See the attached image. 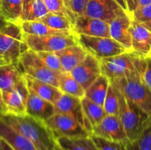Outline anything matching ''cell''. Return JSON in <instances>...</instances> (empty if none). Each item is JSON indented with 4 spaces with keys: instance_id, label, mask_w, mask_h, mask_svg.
Instances as JSON below:
<instances>
[{
    "instance_id": "6da1fadb",
    "label": "cell",
    "mask_w": 151,
    "mask_h": 150,
    "mask_svg": "<svg viewBox=\"0 0 151 150\" xmlns=\"http://www.w3.org/2000/svg\"><path fill=\"white\" fill-rule=\"evenodd\" d=\"M0 117L12 128L28 139L38 150H58L56 139L45 125L29 115L4 113Z\"/></svg>"
},
{
    "instance_id": "7a4b0ae2",
    "label": "cell",
    "mask_w": 151,
    "mask_h": 150,
    "mask_svg": "<svg viewBox=\"0 0 151 150\" xmlns=\"http://www.w3.org/2000/svg\"><path fill=\"white\" fill-rule=\"evenodd\" d=\"M115 89L119 98V118L124 126L128 141H133L142 133L151 120V117L129 101L117 88Z\"/></svg>"
},
{
    "instance_id": "3957f363",
    "label": "cell",
    "mask_w": 151,
    "mask_h": 150,
    "mask_svg": "<svg viewBox=\"0 0 151 150\" xmlns=\"http://www.w3.org/2000/svg\"><path fill=\"white\" fill-rule=\"evenodd\" d=\"M110 81L129 101L151 117V91L144 83L137 70L124 77Z\"/></svg>"
},
{
    "instance_id": "277c9868",
    "label": "cell",
    "mask_w": 151,
    "mask_h": 150,
    "mask_svg": "<svg viewBox=\"0 0 151 150\" xmlns=\"http://www.w3.org/2000/svg\"><path fill=\"white\" fill-rule=\"evenodd\" d=\"M28 49L19 23L9 22L0 29V55L6 64H18L21 54Z\"/></svg>"
},
{
    "instance_id": "5b68a950",
    "label": "cell",
    "mask_w": 151,
    "mask_h": 150,
    "mask_svg": "<svg viewBox=\"0 0 151 150\" xmlns=\"http://www.w3.org/2000/svg\"><path fill=\"white\" fill-rule=\"evenodd\" d=\"M18 65L23 73L58 88V79L61 72L49 68L41 59L37 52L30 49L27 50L21 54Z\"/></svg>"
},
{
    "instance_id": "8992f818",
    "label": "cell",
    "mask_w": 151,
    "mask_h": 150,
    "mask_svg": "<svg viewBox=\"0 0 151 150\" xmlns=\"http://www.w3.org/2000/svg\"><path fill=\"white\" fill-rule=\"evenodd\" d=\"M77 38L79 44L88 54L94 56L99 60L129 51L125 46L111 37L77 34Z\"/></svg>"
},
{
    "instance_id": "52a82bcc",
    "label": "cell",
    "mask_w": 151,
    "mask_h": 150,
    "mask_svg": "<svg viewBox=\"0 0 151 150\" xmlns=\"http://www.w3.org/2000/svg\"><path fill=\"white\" fill-rule=\"evenodd\" d=\"M55 139L59 137L87 138L90 133L72 117L55 112L50 118L44 121Z\"/></svg>"
},
{
    "instance_id": "ba28073f",
    "label": "cell",
    "mask_w": 151,
    "mask_h": 150,
    "mask_svg": "<svg viewBox=\"0 0 151 150\" xmlns=\"http://www.w3.org/2000/svg\"><path fill=\"white\" fill-rule=\"evenodd\" d=\"M24 41L28 48L35 52L53 51L57 52L66 47L79 44L76 34H51L36 36L24 34Z\"/></svg>"
},
{
    "instance_id": "9c48e42d",
    "label": "cell",
    "mask_w": 151,
    "mask_h": 150,
    "mask_svg": "<svg viewBox=\"0 0 151 150\" xmlns=\"http://www.w3.org/2000/svg\"><path fill=\"white\" fill-rule=\"evenodd\" d=\"M134 56L131 51H127L119 55L100 59L102 74L110 80H113L134 72L136 69L134 64Z\"/></svg>"
},
{
    "instance_id": "30bf717a",
    "label": "cell",
    "mask_w": 151,
    "mask_h": 150,
    "mask_svg": "<svg viewBox=\"0 0 151 150\" xmlns=\"http://www.w3.org/2000/svg\"><path fill=\"white\" fill-rule=\"evenodd\" d=\"M126 13L127 11L116 0H89L83 11V15L96 18L108 23Z\"/></svg>"
},
{
    "instance_id": "8fae6325",
    "label": "cell",
    "mask_w": 151,
    "mask_h": 150,
    "mask_svg": "<svg viewBox=\"0 0 151 150\" xmlns=\"http://www.w3.org/2000/svg\"><path fill=\"white\" fill-rule=\"evenodd\" d=\"M55 112L68 115L78 121L90 134L92 133V126L88 120L81 103V98L62 94L60 98L54 104Z\"/></svg>"
},
{
    "instance_id": "7c38bea8",
    "label": "cell",
    "mask_w": 151,
    "mask_h": 150,
    "mask_svg": "<svg viewBox=\"0 0 151 150\" xmlns=\"http://www.w3.org/2000/svg\"><path fill=\"white\" fill-rule=\"evenodd\" d=\"M91 134L108 141L121 142L124 144L128 141L121 120L119 116L115 115H106L98 125L93 127Z\"/></svg>"
},
{
    "instance_id": "4fadbf2b",
    "label": "cell",
    "mask_w": 151,
    "mask_h": 150,
    "mask_svg": "<svg viewBox=\"0 0 151 150\" xmlns=\"http://www.w3.org/2000/svg\"><path fill=\"white\" fill-rule=\"evenodd\" d=\"M28 94L29 89L25 79L19 82L13 88L2 93L7 113L15 115L26 114Z\"/></svg>"
},
{
    "instance_id": "5bb4252c",
    "label": "cell",
    "mask_w": 151,
    "mask_h": 150,
    "mask_svg": "<svg viewBox=\"0 0 151 150\" xmlns=\"http://www.w3.org/2000/svg\"><path fill=\"white\" fill-rule=\"evenodd\" d=\"M71 74L86 90L102 74L100 60L88 54L85 59L71 72Z\"/></svg>"
},
{
    "instance_id": "9a60e30c",
    "label": "cell",
    "mask_w": 151,
    "mask_h": 150,
    "mask_svg": "<svg viewBox=\"0 0 151 150\" xmlns=\"http://www.w3.org/2000/svg\"><path fill=\"white\" fill-rule=\"evenodd\" d=\"M131 52L138 57H147L151 50V31L131 18Z\"/></svg>"
},
{
    "instance_id": "2e32d148",
    "label": "cell",
    "mask_w": 151,
    "mask_h": 150,
    "mask_svg": "<svg viewBox=\"0 0 151 150\" xmlns=\"http://www.w3.org/2000/svg\"><path fill=\"white\" fill-rule=\"evenodd\" d=\"M74 33L88 36L111 37L108 22L83 14L77 16L75 19Z\"/></svg>"
},
{
    "instance_id": "e0dca14e",
    "label": "cell",
    "mask_w": 151,
    "mask_h": 150,
    "mask_svg": "<svg viewBox=\"0 0 151 150\" xmlns=\"http://www.w3.org/2000/svg\"><path fill=\"white\" fill-rule=\"evenodd\" d=\"M26 113L39 120L45 121L55 113V107L53 103L42 98L33 90L29 89Z\"/></svg>"
},
{
    "instance_id": "ac0fdd59",
    "label": "cell",
    "mask_w": 151,
    "mask_h": 150,
    "mask_svg": "<svg viewBox=\"0 0 151 150\" xmlns=\"http://www.w3.org/2000/svg\"><path fill=\"white\" fill-rule=\"evenodd\" d=\"M131 16L128 13L119 16L109 22L110 35L111 38L125 46L129 51L131 50Z\"/></svg>"
},
{
    "instance_id": "d6986e66",
    "label": "cell",
    "mask_w": 151,
    "mask_h": 150,
    "mask_svg": "<svg viewBox=\"0 0 151 150\" xmlns=\"http://www.w3.org/2000/svg\"><path fill=\"white\" fill-rule=\"evenodd\" d=\"M0 138L4 140L14 150H38L28 139L9 126L1 117Z\"/></svg>"
},
{
    "instance_id": "ffe728a7",
    "label": "cell",
    "mask_w": 151,
    "mask_h": 150,
    "mask_svg": "<svg viewBox=\"0 0 151 150\" xmlns=\"http://www.w3.org/2000/svg\"><path fill=\"white\" fill-rule=\"evenodd\" d=\"M56 53L59 57L63 71L65 72H71L88 55V52L80 44L66 47Z\"/></svg>"
},
{
    "instance_id": "44dd1931",
    "label": "cell",
    "mask_w": 151,
    "mask_h": 150,
    "mask_svg": "<svg viewBox=\"0 0 151 150\" xmlns=\"http://www.w3.org/2000/svg\"><path fill=\"white\" fill-rule=\"evenodd\" d=\"M23 76L29 89L33 90L42 98L49 101L53 104L56 103V102L60 98L63 94L61 90L56 86L39 80L25 73H23Z\"/></svg>"
},
{
    "instance_id": "7402d4cb",
    "label": "cell",
    "mask_w": 151,
    "mask_h": 150,
    "mask_svg": "<svg viewBox=\"0 0 151 150\" xmlns=\"http://www.w3.org/2000/svg\"><path fill=\"white\" fill-rule=\"evenodd\" d=\"M24 79L18 64L8 63L0 65V89L2 93L13 88Z\"/></svg>"
},
{
    "instance_id": "603a6c76",
    "label": "cell",
    "mask_w": 151,
    "mask_h": 150,
    "mask_svg": "<svg viewBox=\"0 0 151 150\" xmlns=\"http://www.w3.org/2000/svg\"><path fill=\"white\" fill-rule=\"evenodd\" d=\"M110 84H111L110 80L104 74H101L85 90V97L103 106Z\"/></svg>"
},
{
    "instance_id": "cb8c5ba5",
    "label": "cell",
    "mask_w": 151,
    "mask_h": 150,
    "mask_svg": "<svg viewBox=\"0 0 151 150\" xmlns=\"http://www.w3.org/2000/svg\"><path fill=\"white\" fill-rule=\"evenodd\" d=\"M49 12L43 0H23L20 22L38 20Z\"/></svg>"
},
{
    "instance_id": "d4e9b609",
    "label": "cell",
    "mask_w": 151,
    "mask_h": 150,
    "mask_svg": "<svg viewBox=\"0 0 151 150\" xmlns=\"http://www.w3.org/2000/svg\"><path fill=\"white\" fill-rule=\"evenodd\" d=\"M39 20H41L42 22L54 29L75 34L73 22L68 16H66L64 13L49 12Z\"/></svg>"
},
{
    "instance_id": "484cf974",
    "label": "cell",
    "mask_w": 151,
    "mask_h": 150,
    "mask_svg": "<svg viewBox=\"0 0 151 150\" xmlns=\"http://www.w3.org/2000/svg\"><path fill=\"white\" fill-rule=\"evenodd\" d=\"M24 34H31L36 36H44L51 34H68L72 33H67L60 30L54 29L41 20H31V21H22L19 23Z\"/></svg>"
},
{
    "instance_id": "4316f807",
    "label": "cell",
    "mask_w": 151,
    "mask_h": 150,
    "mask_svg": "<svg viewBox=\"0 0 151 150\" xmlns=\"http://www.w3.org/2000/svg\"><path fill=\"white\" fill-rule=\"evenodd\" d=\"M58 88L63 94H66L78 98L85 96V89L73 78L71 72H61L58 79Z\"/></svg>"
},
{
    "instance_id": "83f0119b",
    "label": "cell",
    "mask_w": 151,
    "mask_h": 150,
    "mask_svg": "<svg viewBox=\"0 0 151 150\" xmlns=\"http://www.w3.org/2000/svg\"><path fill=\"white\" fill-rule=\"evenodd\" d=\"M23 0H0V15L7 21L20 23Z\"/></svg>"
},
{
    "instance_id": "f1b7e54d",
    "label": "cell",
    "mask_w": 151,
    "mask_h": 150,
    "mask_svg": "<svg viewBox=\"0 0 151 150\" xmlns=\"http://www.w3.org/2000/svg\"><path fill=\"white\" fill-rule=\"evenodd\" d=\"M81 103L83 107L84 113L89 121L90 125L92 126V128L98 125L106 116L105 111L102 105H99L91 100H89L87 97L81 98Z\"/></svg>"
},
{
    "instance_id": "f546056e",
    "label": "cell",
    "mask_w": 151,
    "mask_h": 150,
    "mask_svg": "<svg viewBox=\"0 0 151 150\" xmlns=\"http://www.w3.org/2000/svg\"><path fill=\"white\" fill-rule=\"evenodd\" d=\"M58 150H88L89 137L68 138L59 137L56 139Z\"/></svg>"
},
{
    "instance_id": "4dcf8cb0",
    "label": "cell",
    "mask_w": 151,
    "mask_h": 150,
    "mask_svg": "<svg viewBox=\"0 0 151 150\" xmlns=\"http://www.w3.org/2000/svg\"><path fill=\"white\" fill-rule=\"evenodd\" d=\"M125 146L126 150H151V120L136 140L128 141Z\"/></svg>"
},
{
    "instance_id": "1f68e13d",
    "label": "cell",
    "mask_w": 151,
    "mask_h": 150,
    "mask_svg": "<svg viewBox=\"0 0 151 150\" xmlns=\"http://www.w3.org/2000/svg\"><path fill=\"white\" fill-rule=\"evenodd\" d=\"M134 64L135 69L141 75L144 83L151 91V56H147V57H138L134 55Z\"/></svg>"
},
{
    "instance_id": "d6a6232c",
    "label": "cell",
    "mask_w": 151,
    "mask_h": 150,
    "mask_svg": "<svg viewBox=\"0 0 151 150\" xmlns=\"http://www.w3.org/2000/svg\"><path fill=\"white\" fill-rule=\"evenodd\" d=\"M106 115L119 116V98L115 88L111 83L103 105Z\"/></svg>"
},
{
    "instance_id": "836d02e7",
    "label": "cell",
    "mask_w": 151,
    "mask_h": 150,
    "mask_svg": "<svg viewBox=\"0 0 151 150\" xmlns=\"http://www.w3.org/2000/svg\"><path fill=\"white\" fill-rule=\"evenodd\" d=\"M46 7L50 12H61L68 16L73 22L76 19V16L72 12L69 8L67 0H43Z\"/></svg>"
},
{
    "instance_id": "e575fe53",
    "label": "cell",
    "mask_w": 151,
    "mask_h": 150,
    "mask_svg": "<svg viewBox=\"0 0 151 150\" xmlns=\"http://www.w3.org/2000/svg\"><path fill=\"white\" fill-rule=\"evenodd\" d=\"M130 16L134 20L141 23L151 31V4L137 7Z\"/></svg>"
},
{
    "instance_id": "d590c367",
    "label": "cell",
    "mask_w": 151,
    "mask_h": 150,
    "mask_svg": "<svg viewBox=\"0 0 151 150\" xmlns=\"http://www.w3.org/2000/svg\"><path fill=\"white\" fill-rule=\"evenodd\" d=\"M41 59L43 61V63L51 70L58 72H63V68L61 65V61L59 57L56 52L53 51H40L37 52Z\"/></svg>"
},
{
    "instance_id": "8d00e7d4",
    "label": "cell",
    "mask_w": 151,
    "mask_h": 150,
    "mask_svg": "<svg viewBox=\"0 0 151 150\" xmlns=\"http://www.w3.org/2000/svg\"><path fill=\"white\" fill-rule=\"evenodd\" d=\"M90 138L99 150H126L124 143L108 141L93 134H90Z\"/></svg>"
},
{
    "instance_id": "74e56055",
    "label": "cell",
    "mask_w": 151,
    "mask_h": 150,
    "mask_svg": "<svg viewBox=\"0 0 151 150\" xmlns=\"http://www.w3.org/2000/svg\"><path fill=\"white\" fill-rule=\"evenodd\" d=\"M88 1L89 0H67L70 10L76 17L83 14V11Z\"/></svg>"
},
{
    "instance_id": "f35d334b",
    "label": "cell",
    "mask_w": 151,
    "mask_h": 150,
    "mask_svg": "<svg viewBox=\"0 0 151 150\" xmlns=\"http://www.w3.org/2000/svg\"><path fill=\"white\" fill-rule=\"evenodd\" d=\"M126 4H127V12L129 14H131L137 7V4H138V0H125Z\"/></svg>"
},
{
    "instance_id": "ab89813d",
    "label": "cell",
    "mask_w": 151,
    "mask_h": 150,
    "mask_svg": "<svg viewBox=\"0 0 151 150\" xmlns=\"http://www.w3.org/2000/svg\"><path fill=\"white\" fill-rule=\"evenodd\" d=\"M0 150H14L4 140L0 138Z\"/></svg>"
},
{
    "instance_id": "60d3db41",
    "label": "cell",
    "mask_w": 151,
    "mask_h": 150,
    "mask_svg": "<svg viewBox=\"0 0 151 150\" xmlns=\"http://www.w3.org/2000/svg\"><path fill=\"white\" fill-rule=\"evenodd\" d=\"M6 108H5V105L4 103V101H3V95H2V91L0 89V115L2 114H4L6 113Z\"/></svg>"
},
{
    "instance_id": "b9f144b4",
    "label": "cell",
    "mask_w": 151,
    "mask_h": 150,
    "mask_svg": "<svg viewBox=\"0 0 151 150\" xmlns=\"http://www.w3.org/2000/svg\"><path fill=\"white\" fill-rule=\"evenodd\" d=\"M151 0H138V4H137V7H141V6H144L147 4H150ZM136 7V8H137Z\"/></svg>"
},
{
    "instance_id": "7bdbcfd3",
    "label": "cell",
    "mask_w": 151,
    "mask_h": 150,
    "mask_svg": "<svg viewBox=\"0 0 151 150\" xmlns=\"http://www.w3.org/2000/svg\"><path fill=\"white\" fill-rule=\"evenodd\" d=\"M88 150H99L96 146V144L94 143V141H92V139L90 138V136H89V149Z\"/></svg>"
},
{
    "instance_id": "ee69618b",
    "label": "cell",
    "mask_w": 151,
    "mask_h": 150,
    "mask_svg": "<svg viewBox=\"0 0 151 150\" xmlns=\"http://www.w3.org/2000/svg\"><path fill=\"white\" fill-rule=\"evenodd\" d=\"M8 23H9V22H7V21H6L3 17L0 15V29H1V28H3L4 26H6Z\"/></svg>"
},
{
    "instance_id": "f6af8a7d",
    "label": "cell",
    "mask_w": 151,
    "mask_h": 150,
    "mask_svg": "<svg viewBox=\"0 0 151 150\" xmlns=\"http://www.w3.org/2000/svg\"><path fill=\"white\" fill-rule=\"evenodd\" d=\"M127 11V4H126V2H125V0H116ZM128 13V12H127Z\"/></svg>"
},
{
    "instance_id": "bcb514c9",
    "label": "cell",
    "mask_w": 151,
    "mask_h": 150,
    "mask_svg": "<svg viewBox=\"0 0 151 150\" xmlns=\"http://www.w3.org/2000/svg\"><path fill=\"white\" fill-rule=\"evenodd\" d=\"M4 64H6V63L4 62V60L3 59V57H2L1 55H0V65H4Z\"/></svg>"
},
{
    "instance_id": "7dc6e473",
    "label": "cell",
    "mask_w": 151,
    "mask_h": 150,
    "mask_svg": "<svg viewBox=\"0 0 151 150\" xmlns=\"http://www.w3.org/2000/svg\"><path fill=\"white\" fill-rule=\"evenodd\" d=\"M149 56H151V50H150V54H149Z\"/></svg>"
}]
</instances>
